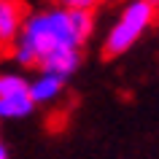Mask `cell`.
<instances>
[{
	"label": "cell",
	"mask_w": 159,
	"mask_h": 159,
	"mask_svg": "<svg viewBox=\"0 0 159 159\" xmlns=\"http://www.w3.org/2000/svg\"><path fill=\"white\" fill-rule=\"evenodd\" d=\"M94 30L92 8H73V6H51L46 11L30 14L22 25L16 43H14V59L25 67H38L43 59L59 51H73L89 41Z\"/></svg>",
	"instance_id": "6da1fadb"
},
{
	"label": "cell",
	"mask_w": 159,
	"mask_h": 159,
	"mask_svg": "<svg viewBox=\"0 0 159 159\" xmlns=\"http://www.w3.org/2000/svg\"><path fill=\"white\" fill-rule=\"evenodd\" d=\"M157 14H159V0H132L121 11L116 25L111 27L102 51L108 57H119V54L129 51L138 43V38L151 27V22L157 19Z\"/></svg>",
	"instance_id": "7a4b0ae2"
},
{
	"label": "cell",
	"mask_w": 159,
	"mask_h": 159,
	"mask_svg": "<svg viewBox=\"0 0 159 159\" xmlns=\"http://www.w3.org/2000/svg\"><path fill=\"white\" fill-rule=\"evenodd\" d=\"M27 19L22 0H0V49L11 51Z\"/></svg>",
	"instance_id": "3957f363"
},
{
	"label": "cell",
	"mask_w": 159,
	"mask_h": 159,
	"mask_svg": "<svg viewBox=\"0 0 159 159\" xmlns=\"http://www.w3.org/2000/svg\"><path fill=\"white\" fill-rule=\"evenodd\" d=\"M65 81L67 78H62V75H57V73H43L41 70V75L30 81V94H33L35 105L57 100L59 94H62V89H65Z\"/></svg>",
	"instance_id": "277c9868"
},
{
	"label": "cell",
	"mask_w": 159,
	"mask_h": 159,
	"mask_svg": "<svg viewBox=\"0 0 159 159\" xmlns=\"http://www.w3.org/2000/svg\"><path fill=\"white\" fill-rule=\"evenodd\" d=\"M35 108L33 94H8V97H0V121H16V119H27Z\"/></svg>",
	"instance_id": "5b68a950"
},
{
	"label": "cell",
	"mask_w": 159,
	"mask_h": 159,
	"mask_svg": "<svg viewBox=\"0 0 159 159\" xmlns=\"http://www.w3.org/2000/svg\"><path fill=\"white\" fill-rule=\"evenodd\" d=\"M30 92V81L19 73H3L0 75V97H8V94H25Z\"/></svg>",
	"instance_id": "8992f818"
},
{
	"label": "cell",
	"mask_w": 159,
	"mask_h": 159,
	"mask_svg": "<svg viewBox=\"0 0 159 159\" xmlns=\"http://www.w3.org/2000/svg\"><path fill=\"white\" fill-rule=\"evenodd\" d=\"M62 6H73V8H94L100 0H57Z\"/></svg>",
	"instance_id": "52a82bcc"
},
{
	"label": "cell",
	"mask_w": 159,
	"mask_h": 159,
	"mask_svg": "<svg viewBox=\"0 0 159 159\" xmlns=\"http://www.w3.org/2000/svg\"><path fill=\"white\" fill-rule=\"evenodd\" d=\"M8 157V148H6V146H3V140H0V159H6Z\"/></svg>",
	"instance_id": "ba28073f"
}]
</instances>
